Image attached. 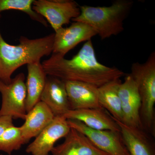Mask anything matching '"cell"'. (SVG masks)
<instances>
[{
	"label": "cell",
	"mask_w": 155,
	"mask_h": 155,
	"mask_svg": "<svg viewBox=\"0 0 155 155\" xmlns=\"http://www.w3.org/2000/svg\"><path fill=\"white\" fill-rule=\"evenodd\" d=\"M41 64L48 76L64 81L85 82L97 87L125 75L122 70L105 66L97 61L91 40L86 41L72 59L52 54Z\"/></svg>",
	"instance_id": "6da1fadb"
},
{
	"label": "cell",
	"mask_w": 155,
	"mask_h": 155,
	"mask_svg": "<svg viewBox=\"0 0 155 155\" xmlns=\"http://www.w3.org/2000/svg\"><path fill=\"white\" fill-rule=\"evenodd\" d=\"M54 33L36 39L21 36L19 44H9L0 31V80L10 83L11 76L23 65L39 62L45 56L52 52Z\"/></svg>",
	"instance_id": "7a4b0ae2"
},
{
	"label": "cell",
	"mask_w": 155,
	"mask_h": 155,
	"mask_svg": "<svg viewBox=\"0 0 155 155\" xmlns=\"http://www.w3.org/2000/svg\"><path fill=\"white\" fill-rule=\"evenodd\" d=\"M134 3L131 0H116L109 6H80V15L72 21L89 25L103 40L123 31L124 21Z\"/></svg>",
	"instance_id": "3957f363"
},
{
	"label": "cell",
	"mask_w": 155,
	"mask_h": 155,
	"mask_svg": "<svg viewBox=\"0 0 155 155\" xmlns=\"http://www.w3.org/2000/svg\"><path fill=\"white\" fill-rule=\"evenodd\" d=\"M131 77L138 90L141 106L140 119L143 129L153 132L155 104V53L153 52L144 63L132 64Z\"/></svg>",
	"instance_id": "277c9868"
},
{
	"label": "cell",
	"mask_w": 155,
	"mask_h": 155,
	"mask_svg": "<svg viewBox=\"0 0 155 155\" xmlns=\"http://www.w3.org/2000/svg\"><path fill=\"white\" fill-rule=\"evenodd\" d=\"M24 73H20L12 78L8 84L0 80L2 104L0 117L10 116L13 119L25 120L26 110V88Z\"/></svg>",
	"instance_id": "5b68a950"
},
{
	"label": "cell",
	"mask_w": 155,
	"mask_h": 155,
	"mask_svg": "<svg viewBox=\"0 0 155 155\" xmlns=\"http://www.w3.org/2000/svg\"><path fill=\"white\" fill-rule=\"evenodd\" d=\"M32 9L46 18L55 31L80 14V6L72 0H34Z\"/></svg>",
	"instance_id": "8992f818"
},
{
	"label": "cell",
	"mask_w": 155,
	"mask_h": 155,
	"mask_svg": "<svg viewBox=\"0 0 155 155\" xmlns=\"http://www.w3.org/2000/svg\"><path fill=\"white\" fill-rule=\"evenodd\" d=\"M71 128L82 133L98 149L109 155H129L119 131L96 130L75 119H67Z\"/></svg>",
	"instance_id": "52a82bcc"
},
{
	"label": "cell",
	"mask_w": 155,
	"mask_h": 155,
	"mask_svg": "<svg viewBox=\"0 0 155 155\" xmlns=\"http://www.w3.org/2000/svg\"><path fill=\"white\" fill-rule=\"evenodd\" d=\"M52 54L64 57L78 45L91 40L97 35L94 30L85 23L73 22L67 28H60L55 31Z\"/></svg>",
	"instance_id": "ba28073f"
},
{
	"label": "cell",
	"mask_w": 155,
	"mask_h": 155,
	"mask_svg": "<svg viewBox=\"0 0 155 155\" xmlns=\"http://www.w3.org/2000/svg\"><path fill=\"white\" fill-rule=\"evenodd\" d=\"M122 123L130 127L143 129L140 119L141 103L135 81L130 74L126 75L119 87Z\"/></svg>",
	"instance_id": "9c48e42d"
},
{
	"label": "cell",
	"mask_w": 155,
	"mask_h": 155,
	"mask_svg": "<svg viewBox=\"0 0 155 155\" xmlns=\"http://www.w3.org/2000/svg\"><path fill=\"white\" fill-rule=\"evenodd\" d=\"M71 127L64 116H55L52 122L35 137L26 149L31 155H48L60 139L65 137Z\"/></svg>",
	"instance_id": "30bf717a"
},
{
	"label": "cell",
	"mask_w": 155,
	"mask_h": 155,
	"mask_svg": "<svg viewBox=\"0 0 155 155\" xmlns=\"http://www.w3.org/2000/svg\"><path fill=\"white\" fill-rule=\"evenodd\" d=\"M40 101L48 107L55 116H64L70 110L65 82L52 77H47Z\"/></svg>",
	"instance_id": "8fae6325"
},
{
	"label": "cell",
	"mask_w": 155,
	"mask_h": 155,
	"mask_svg": "<svg viewBox=\"0 0 155 155\" xmlns=\"http://www.w3.org/2000/svg\"><path fill=\"white\" fill-rule=\"evenodd\" d=\"M64 81L70 110L102 108L98 101V87L81 81Z\"/></svg>",
	"instance_id": "7c38bea8"
},
{
	"label": "cell",
	"mask_w": 155,
	"mask_h": 155,
	"mask_svg": "<svg viewBox=\"0 0 155 155\" xmlns=\"http://www.w3.org/2000/svg\"><path fill=\"white\" fill-rule=\"evenodd\" d=\"M63 116L67 119L78 120L92 129L120 132L119 125L103 108L70 110Z\"/></svg>",
	"instance_id": "4fadbf2b"
},
{
	"label": "cell",
	"mask_w": 155,
	"mask_h": 155,
	"mask_svg": "<svg viewBox=\"0 0 155 155\" xmlns=\"http://www.w3.org/2000/svg\"><path fill=\"white\" fill-rule=\"evenodd\" d=\"M52 155H109L98 149L82 133L71 128L63 143L54 147Z\"/></svg>",
	"instance_id": "5bb4252c"
},
{
	"label": "cell",
	"mask_w": 155,
	"mask_h": 155,
	"mask_svg": "<svg viewBox=\"0 0 155 155\" xmlns=\"http://www.w3.org/2000/svg\"><path fill=\"white\" fill-rule=\"evenodd\" d=\"M55 116L44 103L39 102L27 112L24 124L20 126L22 137L27 143L36 137L51 123Z\"/></svg>",
	"instance_id": "9a60e30c"
},
{
	"label": "cell",
	"mask_w": 155,
	"mask_h": 155,
	"mask_svg": "<svg viewBox=\"0 0 155 155\" xmlns=\"http://www.w3.org/2000/svg\"><path fill=\"white\" fill-rule=\"evenodd\" d=\"M113 118L120 127L122 140L129 155H155L153 145L144 129L127 126Z\"/></svg>",
	"instance_id": "2e32d148"
},
{
	"label": "cell",
	"mask_w": 155,
	"mask_h": 155,
	"mask_svg": "<svg viewBox=\"0 0 155 155\" xmlns=\"http://www.w3.org/2000/svg\"><path fill=\"white\" fill-rule=\"evenodd\" d=\"M26 110L28 112L39 102L47 78V74L40 61L27 65Z\"/></svg>",
	"instance_id": "e0dca14e"
},
{
	"label": "cell",
	"mask_w": 155,
	"mask_h": 155,
	"mask_svg": "<svg viewBox=\"0 0 155 155\" xmlns=\"http://www.w3.org/2000/svg\"><path fill=\"white\" fill-rule=\"evenodd\" d=\"M120 79H114L98 87V97L100 105L111 114L114 119L122 122V115L119 89Z\"/></svg>",
	"instance_id": "ac0fdd59"
},
{
	"label": "cell",
	"mask_w": 155,
	"mask_h": 155,
	"mask_svg": "<svg viewBox=\"0 0 155 155\" xmlns=\"http://www.w3.org/2000/svg\"><path fill=\"white\" fill-rule=\"evenodd\" d=\"M26 144L22 137L20 127H9L0 136V151L11 155Z\"/></svg>",
	"instance_id": "d6986e66"
},
{
	"label": "cell",
	"mask_w": 155,
	"mask_h": 155,
	"mask_svg": "<svg viewBox=\"0 0 155 155\" xmlns=\"http://www.w3.org/2000/svg\"><path fill=\"white\" fill-rule=\"evenodd\" d=\"M34 0H0V13L7 10H17L25 13L32 20L40 22L46 27L48 23L44 18L32 9Z\"/></svg>",
	"instance_id": "ffe728a7"
},
{
	"label": "cell",
	"mask_w": 155,
	"mask_h": 155,
	"mask_svg": "<svg viewBox=\"0 0 155 155\" xmlns=\"http://www.w3.org/2000/svg\"><path fill=\"white\" fill-rule=\"evenodd\" d=\"M14 126L13 119L10 116H2L0 117V136L7 129Z\"/></svg>",
	"instance_id": "44dd1931"
}]
</instances>
